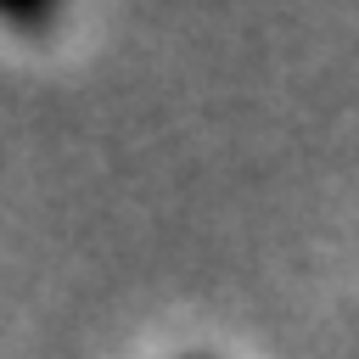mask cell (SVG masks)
Masks as SVG:
<instances>
[{"label": "cell", "instance_id": "cell-1", "mask_svg": "<svg viewBox=\"0 0 359 359\" xmlns=\"http://www.w3.org/2000/svg\"><path fill=\"white\" fill-rule=\"evenodd\" d=\"M0 22H11V28H45V22H56V11L50 6H0Z\"/></svg>", "mask_w": 359, "mask_h": 359}]
</instances>
